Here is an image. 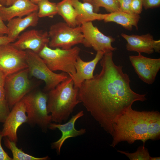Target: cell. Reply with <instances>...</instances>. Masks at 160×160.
Instances as JSON below:
<instances>
[{"mask_svg":"<svg viewBox=\"0 0 160 160\" xmlns=\"http://www.w3.org/2000/svg\"><path fill=\"white\" fill-rule=\"evenodd\" d=\"M80 51L77 46L69 49H53L47 45L38 54L52 71H61L73 75L76 72L75 64Z\"/></svg>","mask_w":160,"mask_h":160,"instance_id":"5","label":"cell"},{"mask_svg":"<svg viewBox=\"0 0 160 160\" xmlns=\"http://www.w3.org/2000/svg\"><path fill=\"white\" fill-rule=\"evenodd\" d=\"M25 106L22 99L13 106L3 123L1 130L3 137H7L17 144L18 129L22 124L27 122Z\"/></svg>","mask_w":160,"mask_h":160,"instance_id":"13","label":"cell"},{"mask_svg":"<svg viewBox=\"0 0 160 160\" xmlns=\"http://www.w3.org/2000/svg\"><path fill=\"white\" fill-rule=\"evenodd\" d=\"M148 111L126 109L115 119L113 124V140L110 145L114 147L119 143L127 141L132 144L137 140L145 144L147 140Z\"/></svg>","mask_w":160,"mask_h":160,"instance_id":"2","label":"cell"},{"mask_svg":"<svg viewBox=\"0 0 160 160\" xmlns=\"http://www.w3.org/2000/svg\"><path fill=\"white\" fill-rule=\"evenodd\" d=\"M37 15L39 18L48 17H53L57 14V3L49 0H42L38 3Z\"/></svg>","mask_w":160,"mask_h":160,"instance_id":"25","label":"cell"},{"mask_svg":"<svg viewBox=\"0 0 160 160\" xmlns=\"http://www.w3.org/2000/svg\"><path fill=\"white\" fill-rule=\"evenodd\" d=\"M160 160V157H151V156L150 160Z\"/></svg>","mask_w":160,"mask_h":160,"instance_id":"37","label":"cell"},{"mask_svg":"<svg viewBox=\"0 0 160 160\" xmlns=\"http://www.w3.org/2000/svg\"><path fill=\"white\" fill-rule=\"evenodd\" d=\"M143 7L145 9L159 7L160 0H143Z\"/></svg>","mask_w":160,"mask_h":160,"instance_id":"30","label":"cell"},{"mask_svg":"<svg viewBox=\"0 0 160 160\" xmlns=\"http://www.w3.org/2000/svg\"><path fill=\"white\" fill-rule=\"evenodd\" d=\"M78 89L74 87L72 78L59 84L47 92V111L51 113L52 121L61 123L66 121L80 101L78 97Z\"/></svg>","mask_w":160,"mask_h":160,"instance_id":"3","label":"cell"},{"mask_svg":"<svg viewBox=\"0 0 160 160\" xmlns=\"http://www.w3.org/2000/svg\"><path fill=\"white\" fill-rule=\"evenodd\" d=\"M30 0L33 3L36 4H37L39 2L43 0Z\"/></svg>","mask_w":160,"mask_h":160,"instance_id":"36","label":"cell"},{"mask_svg":"<svg viewBox=\"0 0 160 160\" xmlns=\"http://www.w3.org/2000/svg\"><path fill=\"white\" fill-rule=\"evenodd\" d=\"M38 10L37 4L30 0H19L9 6L0 5V16L4 21H8L14 18L26 16Z\"/></svg>","mask_w":160,"mask_h":160,"instance_id":"17","label":"cell"},{"mask_svg":"<svg viewBox=\"0 0 160 160\" xmlns=\"http://www.w3.org/2000/svg\"><path fill=\"white\" fill-rule=\"evenodd\" d=\"M95 58L89 61H85L79 56L75 64L76 72L73 75L68 74L73 82L74 87L79 88L85 80L92 79L94 71L97 63L102 58L105 52H97Z\"/></svg>","mask_w":160,"mask_h":160,"instance_id":"16","label":"cell"},{"mask_svg":"<svg viewBox=\"0 0 160 160\" xmlns=\"http://www.w3.org/2000/svg\"><path fill=\"white\" fill-rule=\"evenodd\" d=\"M140 18L139 15L118 11L107 14L103 20L105 23H115L130 31L132 30L133 26L135 27L138 30V24Z\"/></svg>","mask_w":160,"mask_h":160,"instance_id":"20","label":"cell"},{"mask_svg":"<svg viewBox=\"0 0 160 160\" xmlns=\"http://www.w3.org/2000/svg\"><path fill=\"white\" fill-rule=\"evenodd\" d=\"M0 5L3 6H6V1L5 0H0Z\"/></svg>","mask_w":160,"mask_h":160,"instance_id":"35","label":"cell"},{"mask_svg":"<svg viewBox=\"0 0 160 160\" xmlns=\"http://www.w3.org/2000/svg\"><path fill=\"white\" fill-rule=\"evenodd\" d=\"M6 1V7L10 6L13 4L16 1L19 0H5Z\"/></svg>","mask_w":160,"mask_h":160,"instance_id":"34","label":"cell"},{"mask_svg":"<svg viewBox=\"0 0 160 160\" xmlns=\"http://www.w3.org/2000/svg\"><path fill=\"white\" fill-rule=\"evenodd\" d=\"M94 11L97 13L100 7L104 8L110 13L119 11L120 5L118 0H93Z\"/></svg>","mask_w":160,"mask_h":160,"instance_id":"26","label":"cell"},{"mask_svg":"<svg viewBox=\"0 0 160 160\" xmlns=\"http://www.w3.org/2000/svg\"><path fill=\"white\" fill-rule=\"evenodd\" d=\"M29 77L28 68L6 77L4 85L5 96L10 110L17 103L32 90L33 85Z\"/></svg>","mask_w":160,"mask_h":160,"instance_id":"8","label":"cell"},{"mask_svg":"<svg viewBox=\"0 0 160 160\" xmlns=\"http://www.w3.org/2000/svg\"><path fill=\"white\" fill-rule=\"evenodd\" d=\"M14 41L9 38L7 35H0V45L12 43Z\"/></svg>","mask_w":160,"mask_h":160,"instance_id":"33","label":"cell"},{"mask_svg":"<svg viewBox=\"0 0 160 160\" xmlns=\"http://www.w3.org/2000/svg\"><path fill=\"white\" fill-rule=\"evenodd\" d=\"M27 114V123L31 127L38 126L47 132L52 117L47 111V93L40 90H32L22 99Z\"/></svg>","mask_w":160,"mask_h":160,"instance_id":"4","label":"cell"},{"mask_svg":"<svg viewBox=\"0 0 160 160\" xmlns=\"http://www.w3.org/2000/svg\"><path fill=\"white\" fill-rule=\"evenodd\" d=\"M143 0H132L131 4V9L134 13L139 15L143 10Z\"/></svg>","mask_w":160,"mask_h":160,"instance_id":"28","label":"cell"},{"mask_svg":"<svg viewBox=\"0 0 160 160\" xmlns=\"http://www.w3.org/2000/svg\"><path fill=\"white\" fill-rule=\"evenodd\" d=\"M80 26L84 37L82 44L85 47H92L97 52L105 53L116 49L112 45L115 39L102 33L92 22L84 23Z\"/></svg>","mask_w":160,"mask_h":160,"instance_id":"10","label":"cell"},{"mask_svg":"<svg viewBox=\"0 0 160 160\" xmlns=\"http://www.w3.org/2000/svg\"><path fill=\"white\" fill-rule=\"evenodd\" d=\"M39 17L37 12H33L24 17H15L8 21L7 25L8 33L10 39L15 41L20 33L30 27L37 25Z\"/></svg>","mask_w":160,"mask_h":160,"instance_id":"18","label":"cell"},{"mask_svg":"<svg viewBox=\"0 0 160 160\" xmlns=\"http://www.w3.org/2000/svg\"><path fill=\"white\" fill-rule=\"evenodd\" d=\"M72 2L76 12L77 26H80L85 23L103 20L107 15L95 12L93 5L90 3H82L79 0H72Z\"/></svg>","mask_w":160,"mask_h":160,"instance_id":"19","label":"cell"},{"mask_svg":"<svg viewBox=\"0 0 160 160\" xmlns=\"http://www.w3.org/2000/svg\"><path fill=\"white\" fill-rule=\"evenodd\" d=\"M118 152L126 155L130 160H150L151 156L145 144L139 146L137 150L133 153H129L118 150Z\"/></svg>","mask_w":160,"mask_h":160,"instance_id":"27","label":"cell"},{"mask_svg":"<svg viewBox=\"0 0 160 160\" xmlns=\"http://www.w3.org/2000/svg\"><path fill=\"white\" fill-rule=\"evenodd\" d=\"M26 56L12 43L0 45V70L7 76L27 68Z\"/></svg>","mask_w":160,"mask_h":160,"instance_id":"9","label":"cell"},{"mask_svg":"<svg viewBox=\"0 0 160 160\" xmlns=\"http://www.w3.org/2000/svg\"><path fill=\"white\" fill-rule=\"evenodd\" d=\"M112 52L104 54L100 60V72L81 84L78 95L88 111L112 136L116 118L135 101L147 100L146 94L132 89L129 76L124 73L122 66L115 64Z\"/></svg>","mask_w":160,"mask_h":160,"instance_id":"1","label":"cell"},{"mask_svg":"<svg viewBox=\"0 0 160 160\" xmlns=\"http://www.w3.org/2000/svg\"><path fill=\"white\" fill-rule=\"evenodd\" d=\"M3 137L1 130L0 129V160H13L12 158L10 157L2 148L1 141Z\"/></svg>","mask_w":160,"mask_h":160,"instance_id":"31","label":"cell"},{"mask_svg":"<svg viewBox=\"0 0 160 160\" xmlns=\"http://www.w3.org/2000/svg\"><path fill=\"white\" fill-rule=\"evenodd\" d=\"M49 40L48 32L32 29L20 34L12 44L19 49L29 50L38 54L48 45Z\"/></svg>","mask_w":160,"mask_h":160,"instance_id":"12","label":"cell"},{"mask_svg":"<svg viewBox=\"0 0 160 160\" xmlns=\"http://www.w3.org/2000/svg\"><path fill=\"white\" fill-rule=\"evenodd\" d=\"M160 138V113L157 111H148L147 140H157Z\"/></svg>","mask_w":160,"mask_h":160,"instance_id":"22","label":"cell"},{"mask_svg":"<svg viewBox=\"0 0 160 160\" xmlns=\"http://www.w3.org/2000/svg\"><path fill=\"white\" fill-rule=\"evenodd\" d=\"M6 76L0 70V123H2L5 121L10 111L6 99L4 87Z\"/></svg>","mask_w":160,"mask_h":160,"instance_id":"24","label":"cell"},{"mask_svg":"<svg viewBox=\"0 0 160 160\" xmlns=\"http://www.w3.org/2000/svg\"><path fill=\"white\" fill-rule=\"evenodd\" d=\"M5 146L11 151L13 160H47L50 158L47 156L42 157H36L25 153L16 146L15 143L10 141L7 137H4Z\"/></svg>","mask_w":160,"mask_h":160,"instance_id":"23","label":"cell"},{"mask_svg":"<svg viewBox=\"0 0 160 160\" xmlns=\"http://www.w3.org/2000/svg\"><path fill=\"white\" fill-rule=\"evenodd\" d=\"M118 0L120 5L119 11L129 13H133L131 9V4L132 0Z\"/></svg>","mask_w":160,"mask_h":160,"instance_id":"29","label":"cell"},{"mask_svg":"<svg viewBox=\"0 0 160 160\" xmlns=\"http://www.w3.org/2000/svg\"><path fill=\"white\" fill-rule=\"evenodd\" d=\"M8 33V30L7 25L4 23L0 16V35H7Z\"/></svg>","mask_w":160,"mask_h":160,"instance_id":"32","label":"cell"},{"mask_svg":"<svg viewBox=\"0 0 160 160\" xmlns=\"http://www.w3.org/2000/svg\"><path fill=\"white\" fill-rule=\"evenodd\" d=\"M50 47L69 49L75 45L82 44L84 37L81 26L73 27L65 22L52 25L48 32Z\"/></svg>","mask_w":160,"mask_h":160,"instance_id":"7","label":"cell"},{"mask_svg":"<svg viewBox=\"0 0 160 160\" xmlns=\"http://www.w3.org/2000/svg\"><path fill=\"white\" fill-rule=\"evenodd\" d=\"M26 51L29 76L44 82V92H47L54 89L69 77L67 73L62 72L57 73L51 71L38 54L29 50Z\"/></svg>","mask_w":160,"mask_h":160,"instance_id":"6","label":"cell"},{"mask_svg":"<svg viewBox=\"0 0 160 160\" xmlns=\"http://www.w3.org/2000/svg\"><path fill=\"white\" fill-rule=\"evenodd\" d=\"M84 115V111H81L76 114L72 116L71 119L66 123L64 124L51 123L48 129L54 130L58 129L62 133V136L57 141L51 143V147L54 149L58 155H60L61 147L65 141L68 139L75 137L84 135L86 132L85 129L81 128L76 130L75 127V124L77 120Z\"/></svg>","mask_w":160,"mask_h":160,"instance_id":"15","label":"cell"},{"mask_svg":"<svg viewBox=\"0 0 160 160\" xmlns=\"http://www.w3.org/2000/svg\"><path fill=\"white\" fill-rule=\"evenodd\" d=\"M121 36L127 41V49L129 51L151 54L154 51L159 53L160 40H155L149 33L139 35L122 33Z\"/></svg>","mask_w":160,"mask_h":160,"instance_id":"14","label":"cell"},{"mask_svg":"<svg viewBox=\"0 0 160 160\" xmlns=\"http://www.w3.org/2000/svg\"><path fill=\"white\" fill-rule=\"evenodd\" d=\"M129 60L139 77L144 82L151 84L160 69V59L145 57L138 53L129 56Z\"/></svg>","mask_w":160,"mask_h":160,"instance_id":"11","label":"cell"},{"mask_svg":"<svg viewBox=\"0 0 160 160\" xmlns=\"http://www.w3.org/2000/svg\"><path fill=\"white\" fill-rule=\"evenodd\" d=\"M57 5V14L62 17L65 22L71 27L77 26L76 12L72 0H62Z\"/></svg>","mask_w":160,"mask_h":160,"instance_id":"21","label":"cell"},{"mask_svg":"<svg viewBox=\"0 0 160 160\" xmlns=\"http://www.w3.org/2000/svg\"><path fill=\"white\" fill-rule=\"evenodd\" d=\"M84 2H87L92 4L93 0H82Z\"/></svg>","mask_w":160,"mask_h":160,"instance_id":"38","label":"cell"}]
</instances>
